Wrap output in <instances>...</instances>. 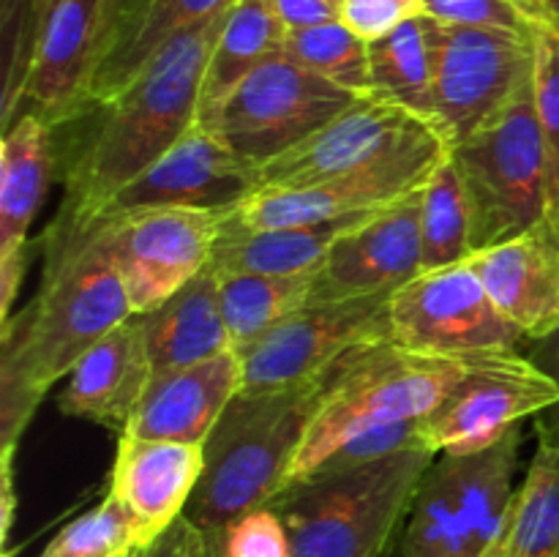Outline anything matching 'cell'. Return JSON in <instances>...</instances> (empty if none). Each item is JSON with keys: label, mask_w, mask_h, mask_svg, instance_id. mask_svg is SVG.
Returning <instances> with one entry per match:
<instances>
[{"label": "cell", "mask_w": 559, "mask_h": 557, "mask_svg": "<svg viewBox=\"0 0 559 557\" xmlns=\"http://www.w3.org/2000/svg\"><path fill=\"white\" fill-rule=\"evenodd\" d=\"M260 189V169L207 126L194 123L156 164L131 180L107 211L205 208L233 211Z\"/></svg>", "instance_id": "e0dca14e"}, {"label": "cell", "mask_w": 559, "mask_h": 557, "mask_svg": "<svg viewBox=\"0 0 559 557\" xmlns=\"http://www.w3.org/2000/svg\"><path fill=\"white\" fill-rule=\"evenodd\" d=\"M213 538L222 557H293L287 524L271 502L246 511Z\"/></svg>", "instance_id": "d590c367"}, {"label": "cell", "mask_w": 559, "mask_h": 557, "mask_svg": "<svg viewBox=\"0 0 559 557\" xmlns=\"http://www.w3.org/2000/svg\"><path fill=\"white\" fill-rule=\"evenodd\" d=\"M358 349L314 380L282 391L238 393L229 402L207 437L205 473L186 508V517L207 538L251 508L267 506L287 486L311 420Z\"/></svg>", "instance_id": "3957f363"}, {"label": "cell", "mask_w": 559, "mask_h": 557, "mask_svg": "<svg viewBox=\"0 0 559 557\" xmlns=\"http://www.w3.org/2000/svg\"><path fill=\"white\" fill-rule=\"evenodd\" d=\"M475 254L473 211L451 153L420 194V273L467 262Z\"/></svg>", "instance_id": "4dcf8cb0"}, {"label": "cell", "mask_w": 559, "mask_h": 557, "mask_svg": "<svg viewBox=\"0 0 559 557\" xmlns=\"http://www.w3.org/2000/svg\"><path fill=\"white\" fill-rule=\"evenodd\" d=\"M420 194L369 213L344 229L314 273V298L391 295L420 273Z\"/></svg>", "instance_id": "ac0fdd59"}, {"label": "cell", "mask_w": 559, "mask_h": 557, "mask_svg": "<svg viewBox=\"0 0 559 557\" xmlns=\"http://www.w3.org/2000/svg\"><path fill=\"white\" fill-rule=\"evenodd\" d=\"M58 180V145L47 120L25 112L0 140V325L11 320L27 265V235L49 186Z\"/></svg>", "instance_id": "d6986e66"}, {"label": "cell", "mask_w": 559, "mask_h": 557, "mask_svg": "<svg viewBox=\"0 0 559 557\" xmlns=\"http://www.w3.org/2000/svg\"><path fill=\"white\" fill-rule=\"evenodd\" d=\"M371 93L399 104L407 112L437 123L435 60H431L429 16H415L369 42ZM442 131V129H440ZM445 134V131H442Z\"/></svg>", "instance_id": "83f0119b"}, {"label": "cell", "mask_w": 559, "mask_h": 557, "mask_svg": "<svg viewBox=\"0 0 559 557\" xmlns=\"http://www.w3.org/2000/svg\"><path fill=\"white\" fill-rule=\"evenodd\" d=\"M437 123L467 140L535 82V33L445 25L429 16Z\"/></svg>", "instance_id": "ba28073f"}, {"label": "cell", "mask_w": 559, "mask_h": 557, "mask_svg": "<svg viewBox=\"0 0 559 557\" xmlns=\"http://www.w3.org/2000/svg\"><path fill=\"white\" fill-rule=\"evenodd\" d=\"M273 9H276V16L287 33L342 20L338 0H273Z\"/></svg>", "instance_id": "ab89813d"}, {"label": "cell", "mask_w": 559, "mask_h": 557, "mask_svg": "<svg viewBox=\"0 0 559 557\" xmlns=\"http://www.w3.org/2000/svg\"><path fill=\"white\" fill-rule=\"evenodd\" d=\"M145 533L134 513L115 495L71 519L38 557H129L145 546Z\"/></svg>", "instance_id": "d6a6232c"}, {"label": "cell", "mask_w": 559, "mask_h": 557, "mask_svg": "<svg viewBox=\"0 0 559 557\" xmlns=\"http://www.w3.org/2000/svg\"><path fill=\"white\" fill-rule=\"evenodd\" d=\"M527 355L540 366V369L549 371L559 386V333H555V336L538 339V342H530ZM538 429H544L546 435H549V440L555 442V448L559 451V402L555 407L546 410L544 415H538Z\"/></svg>", "instance_id": "60d3db41"}, {"label": "cell", "mask_w": 559, "mask_h": 557, "mask_svg": "<svg viewBox=\"0 0 559 557\" xmlns=\"http://www.w3.org/2000/svg\"><path fill=\"white\" fill-rule=\"evenodd\" d=\"M109 211L60 202L44 229L33 298L0 325V451H16L49 388L112 328L134 317L109 244Z\"/></svg>", "instance_id": "6da1fadb"}, {"label": "cell", "mask_w": 559, "mask_h": 557, "mask_svg": "<svg viewBox=\"0 0 559 557\" xmlns=\"http://www.w3.org/2000/svg\"><path fill=\"white\" fill-rule=\"evenodd\" d=\"M282 55L344 91L358 96L371 93L369 42L349 31L342 20L287 33Z\"/></svg>", "instance_id": "1f68e13d"}, {"label": "cell", "mask_w": 559, "mask_h": 557, "mask_svg": "<svg viewBox=\"0 0 559 557\" xmlns=\"http://www.w3.org/2000/svg\"><path fill=\"white\" fill-rule=\"evenodd\" d=\"M435 137L445 134L399 104L366 93L304 142L262 164L260 189H293L360 173Z\"/></svg>", "instance_id": "5bb4252c"}, {"label": "cell", "mask_w": 559, "mask_h": 557, "mask_svg": "<svg viewBox=\"0 0 559 557\" xmlns=\"http://www.w3.org/2000/svg\"><path fill=\"white\" fill-rule=\"evenodd\" d=\"M546 3L551 5V14H555V20H557V31H559V0H546Z\"/></svg>", "instance_id": "f6af8a7d"}, {"label": "cell", "mask_w": 559, "mask_h": 557, "mask_svg": "<svg viewBox=\"0 0 559 557\" xmlns=\"http://www.w3.org/2000/svg\"><path fill=\"white\" fill-rule=\"evenodd\" d=\"M506 557H559V451L544 429L506 524Z\"/></svg>", "instance_id": "f546056e"}, {"label": "cell", "mask_w": 559, "mask_h": 557, "mask_svg": "<svg viewBox=\"0 0 559 557\" xmlns=\"http://www.w3.org/2000/svg\"><path fill=\"white\" fill-rule=\"evenodd\" d=\"M151 377L145 331L134 315L76 360L58 396V410L69 418L91 420L123 435Z\"/></svg>", "instance_id": "603a6c76"}, {"label": "cell", "mask_w": 559, "mask_h": 557, "mask_svg": "<svg viewBox=\"0 0 559 557\" xmlns=\"http://www.w3.org/2000/svg\"><path fill=\"white\" fill-rule=\"evenodd\" d=\"M355 98L358 93L311 74L278 52L235 87L211 129L260 169L322 129Z\"/></svg>", "instance_id": "30bf717a"}, {"label": "cell", "mask_w": 559, "mask_h": 557, "mask_svg": "<svg viewBox=\"0 0 559 557\" xmlns=\"http://www.w3.org/2000/svg\"><path fill=\"white\" fill-rule=\"evenodd\" d=\"M522 426L478 453H437L404 522L402 557H480L511 517Z\"/></svg>", "instance_id": "52a82bcc"}, {"label": "cell", "mask_w": 559, "mask_h": 557, "mask_svg": "<svg viewBox=\"0 0 559 557\" xmlns=\"http://www.w3.org/2000/svg\"><path fill=\"white\" fill-rule=\"evenodd\" d=\"M360 218L366 216L278 229H240L229 227L222 218V235L213 249L211 268L218 273H267V276L317 273L333 240Z\"/></svg>", "instance_id": "4316f807"}, {"label": "cell", "mask_w": 559, "mask_h": 557, "mask_svg": "<svg viewBox=\"0 0 559 557\" xmlns=\"http://www.w3.org/2000/svg\"><path fill=\"white\" fill-rule=\"evenodd\" d=\"M559 402V386L519 349L469 358L448 396L424 418L435 453H478L497 446L524 418L544 415Z\"/></svg>", "instance_id": "8fae6325"}, {"label": "cell", "mask_w": 559, "mask_h": 557, "mask_svg": "<svg viewBox=\"0 0 559 557\" xmlns=\"http://www.w3.org/2000/svg\"><path fill=\"white\" fill-rule=\"evenodd\" d=\"M391 342L399 349L429 358H478L519 349L524 342L511 320L497 309L473 262L424 271L388 304Z\"/></svg>", "instance_id": "9c48e42d"}, {"label": "cell", "mask_w": 559, "mask_h": 557, "mask_svg": "<svg viewBox=\"0 0 559 557\" xmlns=\"http://www.w3.org/2000/svg\"><path fill=\"white\" fill-rule=\"evenodd\" d=\"M473 211L475 251L546 222V147L535 109V82L497 118L451 147Z\"/></svg>", "instance_id": "8992f818"}, {"label": "cell", "mask_w": 559, "mask_h": 557, "mask_svg": "<svg viewBox=\"0 0 559 557\" xmlns=\"http://www.w3.org/2000/svg\"><path fill=\"white\" fill-rule=\"evenodd\" d=\"M467 360L399 349L391 339L360 347L344 364L304 437L287 486L314 473L342 442L377 426L426 418L448 396Z\"/></svg>", "instance_id": "5b68a950"}, {"label": "cell", "mask_w": 559, "mask_h": 557, "mask_svg": "<svg viewBox=\"0 0 559 557\" xmlns=\"http://www.w3.org/2000/svg\"><path fill=\"white\" fill-rule=\"evenodd\" d=\"M535 109L546 147V222L559 229V31L535 33Z\"/></svg>", "instance_id": "836d02e7"}, {"label": "cell", "mask_w": 559, "mask_h": 557, "mask_svg": "<svg viewBox=\"0 0 559 557\" xmlns=\"http://www.w3.org/2000/svg\"><path fill=\"white\" fill-rule=\"evenodd\" d=\"M451 147L445 137H435L360 173L293 189H257L233 211H224V224L240 229H278L369 216L424 189Z\"/></svg>", "instance_id": "4fadbf2b"}, {"label": "cell", "mask_w": 559, "mask_h": 557, "mask_svg": "<svg viewBox=\"0 0 559 557\" xmlns=\"http://www.w3.org/2000/svg\"><path fill=\"white\" fill-rule=\"evenodd\" d=\"M538 31H557V20L551 14V5L546 0H511Z\"/></svg>", "instance_id": "7bdbcfd3"}, {"label": "cell", "mask_w": 559, "mask_h": 557, "mask_svg": "<svg viewBox=\"0 0 559 557\" xmlns=\"http://www.w3.org/2000/svg\"><path fill=\"white\" fill-rule=\"evenodd\" d=\"M205 473V446L120 435L109 495L142 524L145 541L180 519Z\"/></svg>", "instance_id": "cb8c5ba5"}, {"label": "cell", "mask_w": 559, "mask_h": 557, "mask_svg": "<svg viewBox=\"0 0 559 557\" xmlns=\"http://www.w3.org/2000/svg\"><path fill=\"white\" fill-rule=\"evenodd\" d=\"M480 557H506V530H502L500 538H497Z\"/></svg>", "instance_id": "ee69618b"}, {"label": "cell", "mask_w": 559, "mask_h": 557, "mask_svg": "<svg viewBox=\"0 0 559 557\" xmlns=\"http://www.w3.org/2000/svg\"><path fill=\"white\" fill-rule=\"evenodd\" d=\"M424 14L445 25L535 33L538 27L511 0H424Z\"/></svg>", "instance_id": "8d00e7d4"}, {"label": "cell", "mask_w": 559, "mask_h": 557, "mask_svg": "<svg viewBox=\"0 0 559 557\" xmlns=\"http://www.w3.org/2000/svg\"><path fill=\"white\" fill-rule=\"evenodd\" d=\"M211 555V538L191 522L189 517H180L164 530L162 535H156L153 541H147L145 546H140L136 552H131L129 557H207Z\"/></svg>", "instance_id": "f35d334b"}, {"label": "cell", "mask_w": 559, "mask_h": 557, "mask_svg": "<svg viewBox=\"0 0 559 557\" xmlns=\"http://www.w3.org/2000/svg\"><path fill=\"white\" fill-rule=\"evenodd\" d=\"M104 5L107 0H38L31 63L16 118L33 112L58 129L85 109Z\"/></svg>", "instance_id": "2e32d148"}, {"label": "cell", "mask_w": 559, "mask_h": 557, "mask_svg": "<svg viewBox=\"0 0 559 557\" xmlns=\"http://www.w3.org/2000/svg\"><path fill=\"white\" fill-rule=\"evenodd\" d=\"M404 451H431L426 440L424 418L399 420V424L377 426V429L360 431L336 448L314 473H344V470L374 464L380 459L396 457ZM311 473V475H314Z\"/></svg>", "instance_id": "e575fe53"}, {"label": "cell", "mask_w": 559, "mask_h": 557, "mask_svg": "<svg viewBox=\"0 0 559 557\" xmlns=\"http://www.w3.org/2000/svg\"><path fill=\"white\" fill-rule=\"evenodd\" d=\"M342 22L364 42L385 36L393 27L424 16V0H338Z\"/></svg>", "instance_id": "74e56055"}, {"label": "cell", "mask_w": 559, "mask_h": 557, "mask_svg": "<svg viewBox=\"0 0 559 557\" xmlns=\"http://www.w3.org/2000/svg\"><path fill=\"white\" fill-rule=\"evenodd\" d=\"M207 557H222V552H218V541L211 538V555Z\"/></svg>", "instance_id": "bcb514c9"}, {"label": "cell", "mask_w": 559, "mask_h": 557, "mask_svg": "<svg viewBox=\"0 0 559 557\" xmlns=\"http://www.w3.org/2000/svg\"><path fill=\"white\" fill-rule=\"evenodd\" d=\"M109 216V244L131 309L147 315L211 268L224 211L140 208Z\"/></svg>", "instance_id": "9a60e30c"}, {"label": "cell", "mask_w": 559, "mask_h": 557, "mask_svg": "<svg viewBox=\"0 0 559 557\" xmlns=\"http://www.w3.org/2000/svg\"><path fill=\"white\" fill-rule=\"evenodd\" d=\"M393 295V293H391ZM391 295L309 300L273 331L240 349L243 391L265 393L300 386L325 375L364 344L391 339Z\"/></svg>", "instance_id": "7c38bea8"}, {"label": "cell", "mask_w": 559, "mask_h": 557, "mask_svg": "<svg viewBox=\"0 0 559 557\" xmlns=\"http://www.w3.org/2000/svg\"><path fill=\"white\" fill-rule=\"evenodd\" d=\"M475 273L524 342L559 333V229L549 222L475 251Z\"/></svg>", "instance_id": "7402d4cb"}, {"label": "cell", "mask_w": 559, "mask_h": 557, "mask_svg": "<svg viewBox=\"0 0 559 557\" xmlns=\"http://www.w3.org/2000/svg\"><path fill=\"white\" fill-rule=\"evenodd\" d=\"M0 506H3V546H9L11 524H14V451H0Z\"/></svg>", "instance_id": "b9f144b4"}, {"label": "cell", "mask_w": 559, "mask_h": 557, "mask_svg": "<svg viewBox=\"0 0 559 557\" xmlns=\"http://www.w3.org/2000/svg\"><path fill=\"white\" fill-rule=\"evenodd\" d=\"M213 273L218 282L229 342L238 353L314 298V273H300V276Z\"/></svg>", "instance_id": "f1b7e54d"}, {"label": "cell", "mask_w": 559, "mask_h": 557, "mask_svg": "<svg viewBox=\"0 0 559 557\" xmlns=\"http://www.w3.org/2000/svg\"><path fill=\"white\" fill-rule=\"evenodd\" d=\"M136 317L145 331L153 371L180 369L233 349L213 268L191 278L162 306Z\"/></svg>", "instance_id": "d4e9b609"}, {"label": "cell", "mask_w": 559, "mask_h": 557, "mask_svg": "<svg viewBox=\"0 0 559 557\" xmlns=\"http://www.w3.org/2000/svg\"><path fill=\"white\" fill-rule=\"evenodd\" d=\"M227 11L175 36L112 98L87 104L55 131L63 202L107 211L109 202L200 123V93Z\"/></svg>", "instance_id": "7a4b0ae2"}, {"label": "cell", "mask_w": 559, "mask_h": 557, "mask_svg": "<svg viewBox=\"0 0 559 557\" xmlns=\"http://www.w3.org/2000/svg\"><path fill=\"white\" fill-rule=\"evenodd\" d=\"M284 38H287V31L276 16L273 0H238L227 11V20L207 60L205 80H202V126L211 129L218 109L233 96L235 87L265 60L282 52Z\"/></svg>", "instance_id": "484cf974"}, {"label": "cell", "mask_w": 559, "mask_h": 557, "mask_svg": "<svg viewBox=\"0 0 559 557\" xmlns=\"http://www.w3.org/2000/svg\"><path fill=\"white\" fill-rule=\"evenodd\" d=\"M240 391L243 364L238 349L180 369L153 371L123 435L205 446L224 410Z\"/></svg>", "instance_id": "44dd1931"}, {"label": "cell", "mask_w": 559, "mask_h": 557, "mask_svg": "<svg viewBox=\"0 0 559 557\" xmlns=\"http://www.w3.org/2000/svg\"><path fill=\"white\" fill-rule=\"evenodd\" d=\"M235 3L238 0H107L85 107L112 98L175 36Z\"/></svg>", "instance_id": "ffe728a7"}, {"label": "cell", "mask_w": 559, "mask_h": 557, "mask_svg": "<svg viewBox=\"0 0 559 557\" xmlns=\"http://www.w3.org/2000/svg\"><path fill=\"white\" fill-rule=\"evenodd\" d=\"M435 451H404L374 464L314 473L284 486L271 506L287 524L293 557H388Z\"/></svg>", "instance_id": "277c9868"}]
</instances>
